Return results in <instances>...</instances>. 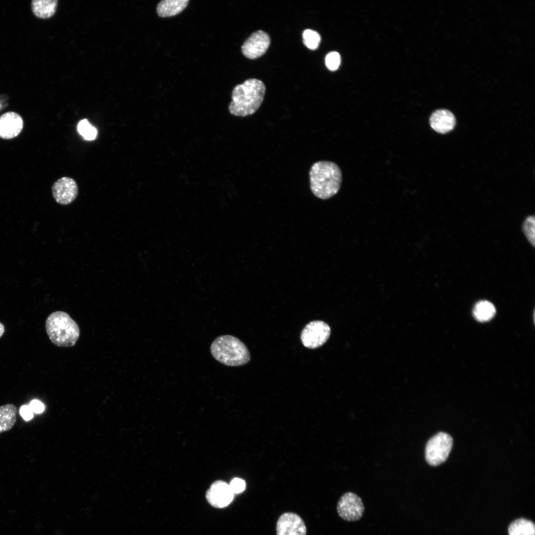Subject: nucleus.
<instances>
[{
	"label": "nucleus",
	"mask_w": 535,
	"mask_h": 535,
	"mask_svg": "<svg viewBox=\"0 0 535 535\" xmlns=\"http://www.w3.org/2000/svg\"><path fill=\"white\" fill-rule=\"evenodd\" d=\"M453 444V439L448 434L440 432L428 441L425 449V458L428 463L438 466L446 461Z\"/></svg>",
	"instance_id": "39448f33"
},
{
	"label": "nucleus",
	"mask_w": 535,
	"mask_h": 535,
	"mask_svg": "<svg viewBox=\"0 0 535 535\" xmlns=\"http://www.w3.org/2000/svg\"><path fill=\"white\" fill-rule=\"evenodd\" d=\"M33 413L29 406L26 405L22 406L19 410L21 416L25 421H29L33 418Z\"/></svg>",
	"instance_id": "b1692460"
},
{
	"label": "nucleus",
	"mask_w": 535,
	"mask_h": 535,
	"mask_svg": "<svg viewBox=\"0 0 535 535\" xmlns=\"http://www.w3.org/2000/svg\"><path fill=\"white\" fill-rule=\"evenodd\" d=\"M45 327L49 339L57 346H73L80 335V329L77 323L67 313L63 311L51 313L46 320Z\"/></svg>",
	"instance_id": "7ed1b4c3"
},
{
	"label": "nucleus",
	"mask_w": 535,
	"mask_h": 535,
	"mask_svg": "<svg viewBox=\"0 0 535 535\" xmlns=\"http://www.w3.org/2000/svg\"><path fill=\"white\" fill-rule=\"evenodd\" d=\"M325 62L328 69L331 71L336 70L338 69L340 63L339 54L336 52L329 53L325 57Z\"/></svg>",
	"instance_id": "4be33fe9"
},
{
	"label": "nucleus",
	"mask_w": 535,
	"mask_h": 535,
	"mask_svg": "<svg viewBox=\"0 0 535 535\" xmlns=\"http://www.w3.org/2000/svg\"><path fill=\"white\" fill-rule=\"evenodd\" d=\"M276 531V535H306L307 529L304 522L298 515L286 512L279 517Z\"/></svg>",
	"instance_id": "9d476101"
},
{
	"label": "nucleus",
	"mask_w": 535,
	"mask_h": 535,
	"mask_svg": "<svg viewBox=\"0 0 535 535\" xmlns=\"http://www.w3.org/2000/svg\"><path fill=\"white\" fill-rule=\"evenodd\" d=\"M210 350L213 357L223 365L240 366L247 364L250 354L246 345L233 336L225 335L216 338Z\"/></svg>",
	"instance_id": "20e7f679"
},
{
	"label": "nucleus",
	"mask_w": 535,
	"mask_h": 535,
	"mask_svg": "<svg viewBox=\"0 0 535 535\" xmlns=\"http://www.w3.org/2000/svg\"><path fill=\"white\" fill-rule=\"evenodd\" d=\"M4 325L0 322V337L2 336L4 332Z\"/></svg>",
	"instance_id": "bb28decb"
},
{
	"label": "nucleus",
	"mask_w": 535,
	"mask_h": 535,
	"mask_svg": "<svg viewBox=\"0 0 535 535\" xmlns=\"http://www.w3.org/2000/svg\"><path fill=\"white\" fill-rule=\"evenodd\" d=\"M303 41L309 49L315 50L318 48L321 42V36L316 31L306 29L303 33Z\"/></svg>",
	"instance_id": "6ab92c4d"
},
{
	"label": "nucleus",
	"mask_w": 535,
	"mask_h": 535,
	"mask_svg": "<svg viewBox=\"0 0 535 535\" xmlns=\"http://www.w3.org/2000/svg\"><path fill=\"white\" fill-rule=\"evenodd\" d=\"M508 533L509 535H535V526L530 520L517 519L509 526Z\"/></svg>",
	"instance_id": "a211bd4d"
},
{
	"label": "nucleus",
	"mask_w": 535,
	"mask_h": 535,
	"mask_svg": "<svg viewBox=\"0 0 535 535\" xmlns=\"http://www.w3.org/2000/svg\"><path fill=\"white\" fill-rule=\"evenodd\" d=\"M535 218L534 215L529 216L525 219L523 225V232L529 242L533 246L535 243Z\"/></svg>",
	"instance_id": "412c9836"
},
{
	"label": "nucleus",
	"mask_w": 535,
	"mask_h": 535,
	"mask_svg": "<svg viewBox=\"0 0 535 535\" xmlns=\"http://www.w3.org/2000/svg\"><path fill=\"white\" fill-rule=\"evenodd\" d=\"M234 493L229 485L222 481L214 482L207 490L206 498L208 502L216 508L228 506L232 501Z\"/></svg>",
	"instance_id": "9b49d317"
},
{
	"label": "nucleus",
	"mask_w": 535,
	"mask_h": 535,
	"mask_svg": "<svg viewBox=\"0 0 535 535\" xmlns=\"http://www.w3.org/2000/svg\"><path fill=\"white\" fill-rule=\"evenodd\" d=\"M269 35L262 30L252 33L241 47L242 53L246 57L256 59L267 52L269 44Z\"/></svg>",
	"instance_id": "1a4fd4ad"
},
{
	"label": "nucleus",
	"mask_w": 535,
	"mask_h": 535,
	"mask_svg": "<svg viewBox=\"0 0 535 535\" xmlns=\"http://www.w3.org/2000/svg\"><path fill=\"white\" fill-rule=\"evenodd\" d=\"M24 122L21 115L14 111H8L0 116V138L11 139L21 132Z\"/></svg>",
	"instance_id": "f8f14e48"
},
{
	"label": "nucleus",
	"mask_w": 535,
	"mask_h": 535,
	"mask_svg": "<svg viewBox=\"0 0 535 535\" xmlns=\"http://www.w3.org/2000/svg\"><path fill=\"white\" fill-rule=\"evenodd\" d=\"M309 176L311 190L318 198H330L340 188L342 173L334 162L324 160L316 162L310 168Z\"/></svg>",
	"instance_id": "f03ea898"
},
{
	"label": "nucleus",
	"mask_w": 535,
	"mask_h": 535,
	"mask_svg": "<svg viewBox=\"0 0 535 535\" xmlns=\"http://www.w3.org/2000/svg\"><path fill=\"white\" fill-rule=\"evenodd\" d=\"M57 1V0H33L31 2V10L38 18H50L55 12Z\"/></svg>",
	"instance_id": "2eb2a0df"
},
{
	"label": "nucleus",
	"mask_w": 535,
	"mask_h": 535,
	"mask_svg": "<svg viewBox=\"0 0 535 535\" xmlns=\"http://www.w3.org/2000/svg\"><path fill=\"white\" fill-rule=\"evenodd\" d=\"M77 129L79 133L86 140H94L97 136V129L92 126L86 119L81 120L79 122Z\"/></svg>",
	"instance_id": "aec40b11"
},
{
	"label": "nucleus",
	"mask_w": 535,
	"mask_h": 535,
	"mask_svg": "<svg viewBox=\"0 0 535 535\" xmlns=\"http://www.w3.org/2000/svg\"><path fill=\"white\" fill-rule=\"evenodd\" d=\"M189 0H164L160 1L157 7V12L160 17H168L175 16L182 12L187 6Z\"/></svg>",
	"instance_id": "4468645a"
},
{
	"label": "nucleus",
	"mask_w": 535,
	"mask_h": 535,
	"mask_svg": "<svg viewBox=\"0 0 535 535\" xmlns=\"http://www.w3.org/2000/svg\"><path fill=\"white\" fill-rule=\"evenodd\" d=\"M330 328L326 322L314 321L308 323L301 334L303 345L310 349L319 348L324 344L329 337Z\"/></svg>",
	"instance_id": "423d86ee"
},
{
	"label": "nucleus",
	"mask_w": 535,
	"mask_h": 535,
	"mask_svg": "<svg viewBox=\"0 0 535 535\" xmlns=\"http://www.w3.org/2000/svg\"><path fill=\"white\" fill-rule=\"evenodd\" d=\"M53 196L59 204L67 205L76 198L78 187L76 182L69 177H63L55 181L52 187Z\"/></svg>",
	"instance_id": "6e6552de"
},
{
	"label": "nucleus",
	"mask_w": 535,
	"mask_h": 535,
	"mask_svg": "<svg viewBox=\"0 0 535 535\" xmlns=\"http://www.w3.org/2000/svg\"><path fill=\"white\" fill-rule=\"evenodd\" d=\"M266 87L262 81L248 79L236 85L232 93V101L228 109L237 116H247L254 114L259 108L265 97Z\"/></svg>",
	"instance_id": "f257e3e1"
},
{
	"label": "nucleus",
	"mask_w": 535,
	"mask_h": 535,
	"mask_svg": "<svg viewBox=\"0 0 535 535\" xmlns=\"http://www.w3.org/2000/svg\"><path fill=\"white\" fill-rule=\"evenodd\" d=\"M8 97L6 95H0V112L8 106Z\"/></svg>",
	"instance_id": "a878e982"
},
{
	"label": "nucleus",
	"mask_w": 535,
	"mask_h": 535,
	"mask_svg": "<svg viewBox=\"0 0 535 535\" xmlns=\"http://www.w3.org/2000/svg\"><path fill=\"white\" fill-rule=\"evenodd\" d=\"M456 119L450 111L440 109L434 111L429 118L431 127L436 132L445 134L451 131L454 127Z\"/></svg>",
	"instance_id": "ddd939ff"
},
{
	"label": "nucleus",
	"mask_w": 535,
	"mask_h": 535,
	"mask_svg": "<svg viewBox=\"0 0 535 535\" xmlns=\"http://www.w3.org/2000/svg\"><path fill=\"white\" fill-rule=\"evenodd\" d=\"M17 408L12 404L0 406V434L10 430L16 421Z\"/></svg>",
	"instance_id": "dca6fc26"
},
{
	"label": "nucleus",
	"mask_w": 535,
	"mask_h": 535,
	"mask_svg": "<svg viewBox=\"0 0 535 535\" xmlns=\"http://www.w3.org/2000/svg\"><path fill=\"white\" fill-rule=\"evenodd\" d=\"M33 412L36 413H42L44 410V405L38 400H32L28 405Z\"/></svg>",
	"instance_id": "393cba45"
},
{
	"label": "nucleus",
	"mask_w": 535,
	"mask_h": 535,
	"mask_svg": "<svg viewBox=\"0 0 535 535\" xmlns=\"http://www.w3.org/2000/svg\"><path fill=\"white\" fill-rule=\"evenodd\" d=\"M336 509L338 515L343 520L355 522L363 516L365 507L362 499L355 493L347 492L338 500Z\"/></svg>",
	"instance_id": "0eeeda50"
},
{
	"label": "nucleus",
	"mask_w": 535,
	"mask_h": 535,
	"mask_svg": "<svg viewBox=\"0 0 535 535\" xmlns=\"http://www.w3.org/2000/svg\"><path fill=\"white\" fill-rule=\"evenodd\" d=\"M496 312L494 305L486 300H482L477 302L473 309V315L479 321H487L491 320Z\"/></svg>",
	"instance_id": "f3484780"
},
{
	"label": "nucleus",
	"mask_w": 535,
	"mask_h": 535,
	"mask_svg": "<svg viewBox=\"0 0 535 535\" xmlns=\"http://www.w3.org/2000/svg\"><path fill=\"white\" fill-rule=\"evenodd\" d=\"M229 485L234 493L242 492L245 490L246 486L245 481L240 478L233 479Z\"/></svg>",
	"instance_id": "5701e85b"
}]
</instances>
